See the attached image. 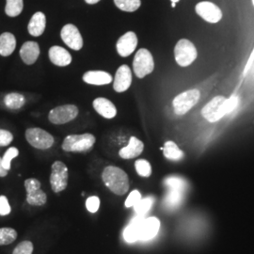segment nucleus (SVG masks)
<instances>
[{
  "label": "nucleus",
  "instance_id": "nucleus-31",
  "mask_svg": "<svg viewBox=\"0 0 254 254\" xmlns=\"http://www.w3.org/2000/svg\"><path fill=\"white\" fill-rule=\"evenodd\" d=\"M136 173L142 177H150L152 174V167L145 159H139L135 162Z\"/></svg>",
  "mask_w": 254,
  "mask_h": 254
},
{
  "label": "nucleus",
  "instance_id": "nucleus-20",
  "mask_svg": "<svg viewBox=\"0 0 254 254\" xmlns=\"http://www.w3.org/2000/svg\"><path fill=\"white\" fill-rule=\"evenodd\" d=\"M94 109L100 114L102 117L106 119H113L117 115V109L111 101L99 97L92 103Z\"/></svg>",
  "mask_w": 254,
  "mask_h": 254
},
{
  "label": "nucleus",
  "instance_id": "nucleus-11",
  "mask_svg": "<svg viewBox=\"0 0 254 254\" xmlns=\"http://www.w3.org/2000/svg\"><path fill=\"white\" fill-rule=\"evenodd\" d=\"M27 190V201L33 206H43L47 201L46 192L41 190V182L35 178H29L25 181Z\"/></svg>",
  "mask_w": 254,
  "mask_h": 254
},
{
  "label": "nucleus",
  "instance_id": "nucleus-41",
  "mask_svg": "<svg viewBox=\"0 0 254 254\" xmlns=\"http://www.w3.org/2000/svg\"><path fill=\"white\" fill-rule=\"evenodd\" d=\"M179 1H180V0H172L173 3H177V2H179Z\"/></svg>",
  "mask_w": 254,
  "mask_h": 254
},
{
  "label": "nucleus",
  "instance_id": "nucleus-34",
  "mask_svg": "<svg viewBox=\"0 0 254 254\" xmlns=\"http://www.w3.org/2000/svg\"><path fill=\"white\" fill-rule=\"evenodd\" d=\"M86 207L89 212L96 213L100 207V199L97 196H91L86 200Z\"/></svg>",
  "mask_w": 254,
  "mask_h": 254
},
{
  "label": "nucleus",
  "instance_id": "nucleus-24",
  "mask_svg": "<svg viewBox=\"0 0 254 254\" xmlns=\"http://www.w3.org/2000/svg\"><path fill=\"white\" fill-rule=\"evenodd\" d=\"M16 47V39L13 34L5 32L0 35V55L8 57L12 54Z\"/></svg>",
  "mask_w": 254,
  "mask_h": 254
},
{
  "label": "nucleus",
  "instance_id": "nucleus-18",
  "mask_svg": "<svg viewBox=\"0 0 254 254\" xmlns=\"http://www.w3.org/2000/svg\"><path fill=\"white\" fill-rule=\"evenodd\" d=\"M144 144L141 140L136 138V136H131L129 143L127 147H124L120 150L119 155L124 159H132L138 156L143 152Z\"/></svg>",
  "mask_w": 254,
  "mask_h": 254
},
{
  "label": "nucleus",
  "instance_id": "nucleus-5",
  "mask_svg": "<svg viewBox=\"0 0 254 254\" xmlns=\"http://www.w3.org/2000/svg\"><path fill=\"white\" fill-rule=\"evenodd\" d=\"M174 57L179 66L188 67L196 61L198 52L190 41L187 39H182L175 46Z\"/></svg>",
  "mask_w": 254,
  "mask_h": 254
},
{
  "label": "nucleus",
  "instance_id": "nucleus-27",
  "mask_svg": "<svg viewBox=\"0 0 254 254\" xmlns=\"http://www.w3.org/2000/svg\"><path fill=\"white\" fill-rule=\"evenodd\" d=\"M24 8L23 0H7L5 12L8 16L16 17L22 12Z\"/></svg>",
  "mask_w": 254,
  "mask_h": 254
},
{
  "label": "nucleus",
  "instance_id": "nucleus-25",
  "mask_svg": "<svg viewBox=\"0 0 254 254\" xmlns=\"http://www.w3.org/2000/svg\"><path fill=\"white\" fill-rule=\"evenodd\" d=\"M163 154L166 158L173 161H179L185 156L184 152L181 149H179V147L175 142H173L172 140L167 141L164 144Z\"/></svg>",
  "mask_w": 254,
  "mask_h": 254
},
{
  "label": "nucleus",
  "instance_id": "nucleus-14",
  "mask_svg": "<svg viewBox=\"0 0 254 254\" xmlns=\"http://www.w3.org/2000/svg\"><path fill=\"white\" fill-rule=\"evenodd\" d=\"M136 46H137V37L136 33L133 31H129L119 39L116 48H117L118 54L121 57L127 58L135 51Z\"/></svg>",
  "mask_w": 254,
  "mask_h": 254
},
{
  "label": "nucleus",
  "instance_id": "nucleus-38",
  "mask_svg": "<svg viewBox=\"0 0 254 254\" xmlns=\"http://www.w3.org/2000/svg\"><path fill=\"white\" fill-rule=\"evenodd\" d=\"M237 106H238V98L236 96H232L230 98H227V109L229 113L233 112Z\"/></svg>",
  "mask_w": 254,
  "mask_h": 254
},
{
  "label": "nucleus",
  "instance_id": "nucleus-2",
  "mask_svg": "<svg viewBox=\"0 0 254 254\" xmlns=\"http://www.w3.org/2000/svg\"><path fill=\"white\" fill-rule=\"evenodd\" d=\"M95 141V136L89 133L82 135H70L64 138L63 149L65 152H88L93 147Z\"/></svg>",
  "mask_w": 254,
  "mask_h": 254
},
{
  "label": "nucleus",
  "instance_id": "nucleus-29",
  "mask_svg": "<svg viewBox=\"0 0 254 254\" xmlns=\"http://www.w3.org/2000/svg\"><path fill=\"white\" fill-rule=\"evenodd\" d=\"M114 3L121 10L127 12L136 11L141 5L140 0H114Z\"/></svg>",
  "mask_w": 254,
  "mask_h": 254
},
{
  "label": "nucleus",
  "instance_id": "nucleus-1",
  "mask_svg": "<svg viewBox=\"0 0 254 254\" xmlns=\"http://www.w3.org/2000/svg\"><path fill=\"white\" fill-rule=\"evenodd\" d=\"M106 187L117 195H125L129 190V178L127 173L115 166L107 167L102 173Z\"/></svg>",
  "mask_w": 254,
  "mask_h": 254
},
{
  "label": "nucleus",
  "instance_id": "nucleus-22",
  "mask_svg": "<svg viewBox=\"0 0 254 254\" xmlns=\"http://www.w3.org/2000/svg\"><path fill=\"white\" fill-rule=\"evenodd\" d=\"M113 80L111 74L104 71H89L84 73L83 81L86 82L90 85L95 86H102L108 85Z\"/></svg>",
  "mask_w": 254,
  "mask_h": 254
},
{
  "label": "nucleus",
  "instance_id": "nucleus-32",
  "mask_svg": "<svg viewBox=\"0 0 254 254\" xmlns=\"http://www.w3.org/2000/svg\"><path fill=\"white\" fill-rule=\"evenodd\" d=\"M18 149L15 147H10L7 150V152L5 153L3 158H2V165L6 171L10 170V163H11L12 159L15 158L16 156H18Z\"/></svg>",
  "mask_w": 254,
  "mask_h": 254
},
{
  "label": "nucleus",
  "instance_id": "nucleus-21",
  "mask_svg": "<svg viewBox=\"0 0 254 254\" xmlns=\"http://www.w3.org/2000/svg\"><path fill=\"white\" fill-rule=\"evenodd\" d=\"M46 27V17L45 13H43L42 11H38L30 19L27 26V30L30 35L39 37L45 32Z\"/></svg>",
  "mask_w": 254,
  "mask_h": 254
},
{
  "label": "nucleus",
  "instance_id": "nucleus-43",
  "mask_svg": "<svg viewBox=\"0 0 254 254\" xmlns=\"http://www.w3.org/2000/svg\"><path fill=\"white\" fill-rule=\"evenodd\" d=\"M253 3H254V0H253Z\"/></svg>",
  "mask_w": 254,
  "mask_h": 254
},
{
  "label": "nucleus",
  "instance_id": "nucleus-7",
  "mask_svg": "<svg viewBox=\"0 0 254 254\" xmlns=\"http://www.w3.org/2000/svg\"><path fill=\"white\" fill-rule=\"evenodd\" d=\"M133 69L138 78H143L154 71V58L148 49L141 48L136 52L133 62Z\"/></svg>",
  "mask_w": 254,
  "mask_h": 254
},
{
  "label": "nucleus",
  "instance_id": "nucleus-23",
  "mask_svg": "<svg viewBox=\"0 0 254 254\" xmlns=\"http://www.w3.org/2000/svg\"><path fill=\"white\" fill-rule=\"evenodd\" d=\"M144 218L142 216H138L133 218L130 224L124 231V238L127 243H134L139 240V231L140 225Z\"/></svg>",
  "mask_w": 254,
  "mask_h": 254
},
{
  "label": "nucleus",
  "instance_id": "nucleus-37",
  "mask_svg": "<svg viewBox=\"0 0 254 254\" xmlns=\"http://www.w3.org/2000/svg\"><path fill=\"white\" fill-rule=\"evenodd\" d=\"M11 209L9 204V200L6 196H0V216H7L10 213Z\"/></svg>",
  "mask_w": 254,
  "mask_h": 254
},
{
  "label": "nucleus",
  "instance_id": "nucleus-28",
  "mask_svg": "<svg viewBox=\"0 0 254 254\" xmlns=\"http://www.w3.org/2000/svg\"><path fill=\"white\" fill-rule=\"evenodd\" d=\"M17 238V232L12 228H0V246L9 245Z\"/></svg>",
  "mask_w": 254,
  "mask_h": 254
},
{
  "label": "nucleus",
  "instance_id": "nucleus-12",
  "mask_svg": "<svg viewBox=\"0 0 254 254\" xmlns=\"http://www.w3.org/2000/svg\"><path fill=\"white\" fill-rule=\"evenodd\" d=\"M195 10L200 17L211 24H217L222 19L221 9L216 4L209 1L199 2L195 7Z\"/></svg>",
  "mask_w": 254,
  "mask_h": 254
},
{
  "label": "nucleus",
  "instance_id": "nucleus-17",
  "mask_svg": "<svg viewBox=\"0 0 254 254\" xmlns=\"http://www.w3.org/2000/svg\"><path fill=\"white\" fill-rule=\"evenodd\" d=\"M49 60L56 66H68L72 63V56L62 46H52L48 52Z\"/></svg>",
  "mask_w": 254,
  "mask_h": 254
},
{
  "label": "nucleus",
  "instance_id": "nucleus-4",
  "mask_svg": "<svg viewBox=\"0 0 254 254\" xmlns=\"http://www.w3.org/2000/svg\"><path fill=\"white\" fill-rule=\"evenodd\" d=\"M203 118L210 123H216L225 115L229 114L227 98L224 96H216L207 103L201 110Z\"/></svg>",
  "mask_w": 254,
  "mask_h": 254
},
{
  "label": "nucleus",
  "instance_id": "nucleus-36",
  "mask_svg": "<svg viewBox=\"0 0 254 254\" xmlns=\"http://www.w3.org/2000/svg\"><path fill=\"white\" fill-rule=\"evenodd\" d=\"M12 140H13V136L10 132L7 130L0 129V147L9 145Z\"/></svg>",
  "mask_w": 254,
  "mask_h": 254
},
{
  "label": "nucleus",
  "instance_id": "nucleus-8",
  "mask_svg": "<svg viewBox=\"0 0 254 254\" xmlns=\"http://www.w3.org/2000/svg\"><path fill=\"white\" fill-rule=\"evenodd\" d=\"M26 138L30 145L40 150L49 149L54 144L53 136L41 128H28Z\"/></svg>",
  "mask_w": 254,
  "mask_h": 254
},
{
  "label": "nucleus",
  "instance_id": "nucleus-19",
  "mask_svg": "<svg viewBox=\"0 0 254 254\" xmlns=\"http://www.w3.org/2000/svg\"><path fill=\"white\" fill-rule=\"evenodd\" d=\"M20 56L27 65L34 64L40 56V46L36 42H26L20 49Z\"/></svg>",
  "mask_w": 254,
  "mask_h": 254
},
{
  "label": "nucleus",
  "instance_id": "nucleus-3",
  "mask_svg": "<svg viewBox=\"0 0 254 254\" xmlns=\"http://www.w3.org/2000/svg\"><path fill=\"white\" fill-rule=\"evenodd\" d=\"M166 186L169 188L170 192L165 199V206L169 209L177 208L184 199V192L186 190V183L180 178L172 177L165 181Z\"/></svg>",
  "mask_w": 254,
  "mask_h": 254
},
{
  "label": "nucleus",
  "instance_id": "nucleus-42",
  "mask_svg": "<svg viewBox=\"0 0 254 254\" xmlns=\"http://www.w3.org/2000/svg\"><path fill=\"white\" fill-rule=\"evenodd\" d=\"M175 6H176V3H172V7L173 8H175Z\"/></svg>",
  "mask_w": 254,
  "mask_h": 254
},
{
  "label": "nucleus",
  "instance_id": "nucleus-9",
  "mask_svg": "<svg viewBox=\"0 0 254 254\" xmlns=\"http://www.w3.org/2000/svg\"><path fill=\"white\" fill-rule=\"evenodd\" d=\"M52 172L50 175V184L51 189L55 193H60L65 190L68 185V168L62 161H56L51 168Z\"/></svg>",
  "mask_w": 254,
  "mask_h": 254
},
{
  "label": "nucleus",
  "instance_id": "nucleus-39",
  "mask_svg": "<svg viewBox=\"0 0 254 254\" xmlns=\"http://www.w3.org/2000/svg\"><path fill=\"white\" fill-rule=\"evenodd\" d=\"M7 174H8V171H6V170L3 168L2 158L0 157V177H5V176H7Z\"/></svg>",
  "mask_w": 254,
  "mask_h": 254
},
{
  "label": "nucleus",
  "instance_id": "nucleus-26",
  "mask_svg": "<svg viewBox=\"0 0 254 254\" xmlns=\"http://www.w3.org/2000/svg\"><path fill=\"white\" fill-rule=\"evenodd\" d=\"M4 104L8 109H19L26 104V98L20 93L11 92L5 96Z\"/></svg>",
  "mask_w": 254,
  "mask_h": 254
},
{
  "label": "nucleus",
  "instance_id": "nucleus-16",
  "mask_svg": "<svg viewBox=\"0 0 254 254\" xmlns=\"http://www.w3.org/2000/svg\"><path fill=\"white\" fill-rule=\"evenodd\" d=\"M160 229V221L156 218H144L140 225L139 240H151L158 234Z\"/></svg>",
  "mask_w": 254,
  "mask_h": 254
},
{
  "label": "nucleus",
  "instance_id": "nucleus-40",
  "mask_svg": "<svg viewBox=\"0 0 254 254\" xmlns=\"http://www.w3.org/2000/svg\"><path fill=\"white\" fill-rule=\"evenodd\" d=\"M88 4H91V5H93V4H96V3H98L100 0H85Z\"/></svg>",
  "mask_w": 254,
  "mask_h": 254
},
{
  "label": "nucleus",
  "instance_id": "nucleus-35",
  "mask_svg": "<svg viewBox=\"0 0 254 254\" xmlns=\"http://www.w3.org/2000/svg\"><path fill=\"white\" fill-rule=\"evenodd\" d=\"M141 200V194L138 190H133L129 196L127 197L126 200V207H134V205H136V203Z\"/></svg>",
  "mask_w": 254,
  "mask_h": 254
},
{
  "label": "nucleus",
  "instance_id": "nucleus-33",
  "mask_svg": "<svg viewBox=\"0 0 254 254\" xmlns=\"http://www.w3.org/2000/svg\"><path fill=\"white\" fill-rule=\"evenodd\" d=\"M33 249H34V247H33L32 242L23 241L15 247L12 254H32Z\"/></svg>",
  "mask_w": 254,
  "mask_h": 254
},
{
  "label": "nucleus",
  "instance_id": "nucleus-13",
  "mask_svg": "<svg viewBox=\"0 0 254 254\" xmlns=\"http://www.w3.org/2000/svg\"><path fill=\"white\" fill-rule=\"evenodd\" d=\"M61 36L63 41L66 44V46H69L70 48H72L75 51L80 50L83 47V39H82L81 34L78 28L74 25L72 24L65 25L62 29Z\"/></svg>",
  "mask_w": 254,
  "mask_h": 254
},
{
  "label": "nucleus",
  "instance_id": "nucleus-6",
  "mask_svg": "<svg viewBox=\"0 0 254 254\" xmlns=\"http://www.w3.org/2000/svg\"><path fill=\"white\" fill-rule=\"evenodd\" d=\"M200 92L199 90H190L178 94L173 101V109L175 114L183 116L187 114L200 100Z\"/></svg>",
  "mask_w": 254,
  "mask_h": 254
},
{
  "label": "nucleus",
  "instance_id": "nucleus-10",
  "mask_svg": "<svg viewBox=\"0 0 254 254\" xmlns=\"http://www.w3.org/2000/svg\"><path fill=\"white\" fill-rule=\"evenodd\" d=\"M78 112L76 106L64 105L52 109L48 114V119L54 125H64L76 118Z\"/></svg>",
  "mask_w": 254,
  "mask_h": 254
},
{
  "label": "nucleus",
  "instance_id": "nucleus-15",
  "mask_svg": "<svg viewBox=\"0 0 254 254\" xmlns=\"http://www.w3.org/2000/svg\"><path fill=\"white\" fill-rule=\"evenodd\" d=\"M132 84V72L129 66L122 65L114 78L113 88L117 92H125L127 91Z\"/></svg>",
  "mask_w": 254,
  "mask_h": 254
},
{
  "label": "nucleus",
  "instance_id": "nucleus-30",
  "mask_svg": "<svg viewBox=\"0 0 254 254\" xmlns=\"http://www.w3.org/2000/svg\"><path fill=\"white\" fill-rule=\"evenodd\" d=\"M154 198L147 197L145 199H141L136 205H134V209L138 216H144L146 213L150 211L154 204Z\"/></svg>",
  "mask_w": 254,
  "mask_h": 254
}]
</instances>
